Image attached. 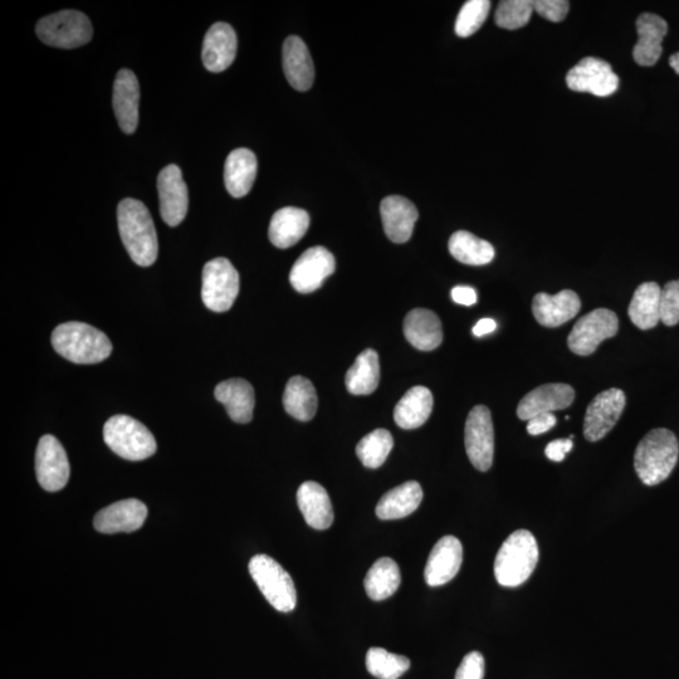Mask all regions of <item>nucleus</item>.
Masks as SVG:
<instances>
[{"instance_id":"nucleus-15","label":"nucleus","mask_w":679,"mask_h":679,"mask_svg":"<svg viewBox=\"0 0 679 679\" xmlns=\"http://www.w3.org/2000/svg\"><path fill=\"white\" fill-rule=\"evenodd\" d=\"M160 214L170 227H177L187 217L188 187L178 165H168L158 177Z\"/></svg>"},{"instance_id":"nucleus-23","label":"nucleus","mask_w":679,"mask_h":679,"mask_svg":"<svg viewBox=\"0 0 679 679\" xmlns=\"http://www.w3.org/2000/svg\"><path fill=\"white\" fill-rule=\"evenodd\" d=\"M638 42L633 50L634 61L639 66L656 65L662 56V42L668 32V24L657 14L643 13L637 19Z\"/></svg>"},{"instance_id":"nucleus-30","label":"nucleus","mask_w":679,"mask_h":679,"mask_svg":"<svg viewBox=\"0 0 679 679\" xmlns=\"http://www.w3.org/2000/svg\"><path fill=\"white\" fill-rule=\"evenodd\" d=\"M423 500V490L418 482L403 483L385 493L376 506V516L380 520H399L412 515Z\"/></svg>"},{"instance_id":"nucleus-13","label":"nucleus","mask_w":679,"mask_h":679,"mask_svg":"<svg viewBox=\"0 0 679 679\" xmlns=\"http://www.w3.org/2000/svg\"><path fill=\"white\" fill-rule=\"evenodd\" d=\"M39 485L48 492L61 491L70 480V462L65 448L56 437L43 436L36 453Z\"/></svg>"},{"instance_id":"nucleus-29","label":"nucleus","mask_w":679,"mask_h":679,"mask_svg":"<svg viewBox=\"0 0 679 679\" xmlns=\"http://www.w3.org/2000/svg\"><path fill=\"white\" fill-rule=\"evenodd\" d=\"M257 170V158L253 151L244 148L232 151L224 168L228 193L234 198L246 197L256 180Z\"/></svg>"},{"instance_id":"nucleus-25","label":"nucleus","mask_w":679,"mask_h":679,"mask_svg":"<svg viewBox=\"0 0 679 679\" xmlns=\"http://www.w3.org/2000/svg\"><path fill=\"white\" fill-rule=\"evenodd\" d=\"M297 503L307 525L315 530H327L334 522V508L324 487L314 481L302 483L297 491Z\"/></svg>"},{"instance_id":"nucleus-19","label":"nucleus","mask_w":679,"mask_h":679,"mask_svg":"<svg viewBox=\"0 0 679 679\" xmlns=\"http://www.w3.org/2000/svg\"><path fill=\"white\" fill-rule=\"evenodd\" d=\"M574 399L575 390L568 384L541 385L521 399L517 407V417L529 422L536 415L569 408Z\"/></svg>"},{"instance_id":"nucleus-8","label":"nucleus","mask_w":679,"mask_h":679,"mask_svg":"<svg viewBox=\"0 0 679 679\" xmlns=\"http://www.w3.org/2000/svg\"><path fill=\"white\" fill-rule=\"evenodd\" d=\"M239 293V273L227 258H214L204 266L202 300L207 309L226 312Z\"/></svg>"},{"instance_id":"nucleus-40","label":"nucleus","mask_w":679,"mask_h":679,"mask_svg":"<svg viewBox=\"0 0 679 679\" xmlns=\"http://www.w3.org/2000/svg\"><path fill=\"white\" fill-rule=\"evenodd\" d=\"M490 9L491 2L488 0H470L464 4L454 27L457 36L467 38L475 34L485 23Z\"/></svg>"},{"instance_id":"nucleus-39","label":"nucleus","mask_w":679,"mask_h":679,"mask_svg":"<svg viewBox=\"0 0 679 679\" xmlns=\"http://www.w3.org/2000/svg\"><path fill=\"white\" fill-rule=\"evenodd\" d=\"M534 12L531 0H503L498 4L495 22L498 27L515 31L530 22Z\"/></svg>"},{"instance_id":"nucleus-9","label":"nucleus","mask_w":679,"mask_h":679,"mask_svg":"<svg viewBox=\"0 0 679 679\" xmlns=\"http://www.w3.org/2000/svg\"><path fill=\"white\" fill-rule=\"evenodd\" d=\"M619 319L615 312L597 309L581 317L571 330L568 345L574 354L589 356L603 341L618 334Z\"/></svg>"},{"instance_id":"nucleus-11","label":"nucleus","mask_w":679,"mask_h":679,"mask_svg":"<svg viewBox=\"0 0 679 679\" xmlns=\"http://www.w3.org/2000/svg\"><path fill=\"white\" fill-rule=\"evenodd\" d=\"M566 85L575 92L607 97L618 90L619 77L607 61L586 57L568 72Z\"/></svg>"},{"instance_id":"nucleus-10","label":"nucleus","mask_w":679,"mask_h":679,"mask_svg":"<svg viewBox=\"0 0 679 679\" xmlns=\"http://www.w3.org/2000/svg\"><path fill=\"white\" fill-rule=\"evenodd\" d=\"M464 444L467 456L476 470L481 472L490 470L495 454V431L490 409L485 405H477L468 414Z\"/></svg>"},{"instance_id":"nucleus-32","label":"nucleus","mask_w":679,"mask_h":679,"mask_svg":"<svg viewBox=\"0 0 679 679\" xmlns=\"http://www.w3.org/2000/svg\"><path fill=\"white\" fill-rule=\"evenodd\" d=\"M662 288L656 282H646L635 290L628 315L638 329L651 330L661 321Z\"/></svg>"},{"instance_id":"nucleus-34","label":"nucleus","mask_w":679,"mask_h":679,"mask_svg":"<svg viewBox=\"0 0 679 679\" xmlns=\"http://www.w3.org/2000/svg\"><path fill=\"white\" fill-rule=\"evenodd\" d=\"M448 248L452 256L463 265L485 266L495 258V248L490 242L466 231L452 234Z\"/></svg>"},{"instance_id":"nucleus-46","label":"nucleus","mask_w":679,"mask_h":679,"mask_svg":"<svg viewBox=\"0 0 679 679\" xmlns=\"http://www.w3.org/2000/svg\"><path fill=\"white\" fill-rule=\"evenodd\" d=\"M452 299L456 304L473 306L477 302V292L470 286H457L452 290Z\"/></svg>"},{"instance_id":"nucleus-5","label":"nucleus","mask_w":679,"mask_h":679,"mask_svg":"<svg viewBox=\"0 0 679 679\" xmlns=\"http://www.w3.org/2000/svg\"><path fill=\"white\" fill-rule=\"evenodd\" d=\"M105 443L127 461H144L154 456L158 444L148 428L127 415H115L104 427Z\"/></svg>"},{"instance_id":"nucleus-21","label":"nucleus","mask_w":679,"mask_h":679,"mask_svg":"<svg viewBox=\"0 0 679 679\" xmlns=\"http://www.w3.org/2000/svg\"><path fill=\"white\" fill-rule=\"evenodd\" d=\"M237 47V34L228 23L213 24L203 42L204 67L214 73L226 71L236 58Z\"/></svg>"},{"instance_id":"nucleus-17","label":"nucleus","mask_w":679,"mask_h":679,"mask_svg":"<svg viewBox=\"0 0 679 679\" xmlns=\"http://www.w3.org/2000/svg\"><path fill=\"white\" fill-rule=\"evenodd\" d=\"M148 517V507L139 500H124L112 503L101 510L94 520L95 529L101 534H119L141 529Z\"/></svg>"},{"instance_id":"nucleus-36","label":"nucleus","mask_w":679,"mask_h":679,"mask_svg":"<svg viewBox=\"0 0 679 679\" xmlns=\"http://www.w3.org/2000/svg\"><path fill=\"white\" fill-rule=\"evenodd\" d=\"M399 566L393 559H379L371 566L364 581L366 594L374 602L392 597L400 586Z\"/></svg>"},{"instance_id":"nucleus-42","label":"nucleus","mask_w":679,"mask_h":679,"mask_svg":"<svg viewBox=\"0 0 679 679\" xmlns=\"http://www.w3.org/2000/svg\"><path fill=\"white\" fill-rule=\"evenodd\" d=\"M570 3L568 0H536L534 12L550 22H563L568 16Z\"/></svg>"},{"instance_id":"nucleus-48","label":"nucleus","mask_w":679,"mask_h":679,"mask_svg":"<svg viewBox=\"0 0 679 679\" xmlns=\"http://www.w3.org/2000/svg\"><path fill=\"white\" fill-rule=\"evenodd\" d=\"M669 65H671L674 72H676L677 75H679V52L674 53V55L671 56V58H669Z\"/></svg>"},{"instance_id":"nucleus-37","label":"nucleus","mask_w":679,"mask_h":679,"mask_svg":"<svg viewBox=\"0 0 679 679\" xmlns=\"http://www.w3.org/2000/svg\"><path fill=\"white\" fill-rule=\"evenodd\" d=\"M394 439L387 429H375L365 436L356 447V454L366 468H379L392 452Z\"/></svg>"},{"instance_id":"nucleus-47","label":"nucleus","mask_w":679,"mask_h":679,"mask_svg":"<svg viewBox=\"0 0 679 679\" xmlns=\"http://www.w3.org/2000/svg\"><path fill=\"white\" fill-rule=\"evenodd\" d=\"M497 329V324L495 320L492 319H482L477 322L475 327H473V335L477 337H482Z\"/></svg>"},{"instance_id":"nucleus-6","label":"nucleus","mask_w":679,"mask_h":679,"mask_svg":"<svg viewBox=\"0 0 679 679\" xmlns=\"http://www.w3.org/2000/svg\"><path fill=\"white\" fill-rule=\"evenodd\" d=\"M249 573L267 602L278 612L290 613L296 608L295 584L276 560L267 555H256L249 561Z\"/></svg>"},{"instance_id":"nucleus-35","label":"nucleus","mask_w":679,"mask_h":679,"mask_svg":"<svg viewBox=\"0 0 679 679\" xmlns=\"http://www.w3.org/2000/svg\"><path fill=\"white\" fill-rule=\"evenodd\" d=\"M380 380L379 355L366 349L346 373V388L354 395H369L378 388Z\"/></svg>"},{"instance_id":"nucleus-22","label":"nucleus","mask_w":679,"mask_h":679,"mask_svg":"<svg viewBox=\"0 0 679 679\" xmlns=\"http://www.w3.org/2000/svg\"><path fill=\"white\" fill-rule=\"evenodd\" d=\"M380 213L385 234L390 241L408 242L419 218L417 207L407 198L392 195L381 202Z\"/></svg>"},{"instance_id":"nucleus-4","label":"nucleus","mask_w":679,"mask_h":679,"mask_svg":"<svg viewBox=\"0 0 679 679\" xmlns=\"http://www.w3.org/2000/svg\"><path fill=\"white\" fill-rule=\"evenodd\" d=\"M539 561V546L535 536L527 530L512 532L503 542L495 560L498 584L516 588L530 578Z\"/></svg>"},{"instance_id":"nucleus-16","label":"nucleus","mask_w":679,"mask_h":679,"mask_svg":"<svg viewBox=\"0 0 679 679\" xmlns=\"http://www.w3.org/2000/svg\"><path fill=\"white\" fill-rule=\"evenodd\" d=\"M463 561L461 541L454 536H444L429 555L424 579L429 586H441L456 578Z\"/></svg>"},{"instance_id":"nucleus-26","label":"nucleus","mask_w":679,"mask_h":679,"mask_svg":"<svg viewBox=\"0 0 679 679\" xmlns=\"http://www.w3.org/2000/svg\"><path fill=\"white\" fill-rule=\"evenodd\" d=\"M309 227L310 216L306 210L286 207L273 214L268 237L273 246L286 249L299 243L309 231Z\"/></svg>"},{"instance_id":"nucleus-3","label":"nucleus","mask_w":679,"mask_h":679,"mask_svg":"<svg viewBox=\"0 0 679 679\" xmlns=\"http://www.w3.org/2000/svg\"><path fill=\"white\" fill-rule=\"evenodd\" d=\"M52 345L58 354L75 364H97L112 353V344L104 332L83 322H66L52 334Z\"/></svg>"},{"instance_id":"nucleus-2","label":"nucleus","mask_w":679,"mask_h":679,"mask_svg":"<svg viewBox=\"0 0 679 679\" xmlns=\"http://www.w3.org/2000/svg\"><path fill=\"white\" fill-rule=\"evenodd\" d=\"M678 456L679 443L676 436L666 428L653 429L635 449V472L644 485H659L671 476Z\"/></svg>"},{"instance_id":"nucleus-33","label":"nucleus","mask_w":679,"mask_h":679,"mask_svg":"<svg viewBox=\"0 0 679 679\" xmlns=\"http://www.w3.org/2000/svg\"><path fill=\"white\" fill-rule=\"evenodd\" d=\"M317 404L316 389L314 384L304 376H293L286 385L283 394V407L291 417L310 422L315 417Z\"/></svg>"},{"instance_id":"nucleus-18","label":"nucleus","mask_w":679,"mask_h":679,"mask_svg":"<svg viewBox=\"0 0 679 679\" xmlns=\"http://www.w3.org/2000/svg\"><path fill=\"white\" fill-rule=\"evenodd\" d=\"M140 86L135 73L121 70L114 83L112 105L117 122L125 134H134L139 125Z\"/></svg>"},{"instance_id":"nucleus-43","label":"nucleus","mask_w":679,"mask_h":679,"mask_svg":"<svg viewBox=\"0 0 679 679\" xmlns=\"http://www.w3.org/2000/svg\"><path fill=\"white\" fill-rule=\"evenodd\" d=\"M485 677V658L480 652L468 653L456 672V679H483Z\"/></svg>"},{"instance_id":"nucleus-45","label":"nucleus","mask_w":679,"mask_h":679,"mask_svg":"<svg viewBox=\"0 0 679 679\" xmlns=\"http://www.w3.org/2000/svg\"><path fill=\"white\" fill-rule=\"evenodd\" d=\"M573 438L569 439H556V441L547 444L545 449L546 457L550 461L563 462L566 454H568L574 447Z\"/></svg>"},{"instance_id":"nucleus-12","label":"nucleus","mask_w":679,"mask_h":679,"mask_svg":"<svg viewBox=\"0 0 679 679\" xmlns=\"http://www.w3.org/2000/svg\"><path fill=\"white\" fill-rule=\"evenodd\" d=\"M625 394L623 390H605L593 399L586 409L584 436L589 442H598L612 431L624 412Z\"/></svg>"},{"instance_id":"nucleus-24","label":"nucleus","mask_w":679,"mask_h":679,"mask_svg":"<svg viewBox=\"0 0 679 679\" xmlns=\"http://www.w3.org/2000/svg\"><path fill=\"white\" fill-rule=\"evenodd\" d=\"M282 58L283 70L293 89L310 90L314 83L315 68L305 42L297 36L288 37L283 43Z\"/></svg>"},{"instance_id":"nucleus-27","label":"nucleus","mask_w":679,"mask_h":679,"mask_svg":"<svg viewBox=\"0 0 679 679\" xmlns=\"http://www.w3.org/2000/svg\"><path fill=\"white\" fill-rule=\"evenodd\" d=\"M404 335L415 349L432 351L442 344V322L431 310L414 309L405 317Z\"/></svg>"},{"instance_id":"nucleus-28","label":"nucleus","mask_w":679,"mask_h":679,"mask_svg":"<svg viewBox=\"0 0 679 679\" xmlns=\"http://www.w3.org/2000/svg\"><path fill=\"white\" fill-rule=\"evenodd\" d=\"M214 395L219 403L227 409L233 422L247 424L253 418L254 390L251 384L244 379H229L222 381L214 390Z\"/></svg>"},{"instance_id":"nucleus-1","label":"nucleus","mask_w":679,"mask_h":679,"mask_svg":"<svg viewBox=\"0 0 679 679\" xmlns=\"http://www.w3.org/2000/svg\"><path fill=\"white\" fill-rule=\"evenodd\" d=\"M121 241L131 260L141 267L154 265L159 244L153 217L140 200L127 198L117 207Z\"/></svg>"},{"instance_id":"nucleus-20","label":"nucleus","mask_w":679,"mask_h":679,"mask_svg":"<svg viewBox=\"0 0 679 679\" xmlns=\"http://www.w3.org/2000/svg\"><path fill=\"white\" fill-rule=\"evenodd\" d=\"M581 309L578 293L564 290L556 295L537 293L532 301V314L540 325L555 329L574 319Z\"/></svg>"},{"instance_id":"nucleus-7","label":"nucleus","mask_w":679,"mask_h":679,"mask_svg":"<svg viewBox=\"0 0 679 679\" xmlns=\"http://www.w3.org/2000/svg\"><path fill=\"white\" fill-rule=\"evenodd\" d=\"M36 32L47 46L62 50L85 46L94 36L89 17L77 11H62L42 18Z\"/></svg>"},{"instance_id":"nucleus-38","label":"nucleus","mask_w":679,"mask_h":679,"mask_svg":"<svg viewBox=\"0 0 679 679\" xmlns=\"http://www.w3.org/2000/svg\"><path fill=\"white\" fill-rule=\"evenodd\" d=\"M366 668L376 678L399 679L410 668V661L383 648H371L366 654Z\"/></svg>"},{"instance_id":"nucleus-31","label":"nucleus","mask_w":679,"mask_h":679,"mask_svg":"<svg viewBox=\"0 0 679 679\" xmlns=\"http://www.w3.org/2000/svg\"><path fill=\"white\" fill-rule=\"evenodd\" d=\"M433 404V394L428 388L409 389L394 409L395 423L402 429L422 427L431 417Z\"/></svg>"},{"instance_id":"nucleus-41","label":"nucleus","mask_w":679,"mask_h":679,"mask_svg":"<svg viewBox=\"0 0 679 679\" xmlns=\"http://www.w3.org/2000/svg\"><path fill=\"white\" fill-rule=\"evenodd\" d=\"M661 321L666 326H676L679 322V280L668 282L662 288Z\"/></svg>"},{"instance_id":"nucleus-14","label":"nucleus","mask_w":679,"mask_h":679,"mask_svg":"<svg viewBox=\"0 0 679 679\" xmlns=\"http://www.w3.org/2000/svg\"><path fill=\"white\" fill-rule=\"evenodd\" d=\"M335 268V257L329 249L312 247L302 253L293 265L290 273L291 285L300 293L315 292L335 272Z\"/></svg>"},{"instance_id":"nucleus-44","label":"nucleus","mask_w":679,"mask_h":679,"mask_svg":"<svg viewBox=\"0 0 679 679\" xmlns=\"http://www.w3.org/2000/svg\"><path fill=\"white\" fill-rule=\"evenodd\" d=\"M555 426L556 417L553 413L540 414L529 420V423H527V432H529L531 436H540V434L549 432L550 429H553Z\"/></svg>"}]
</instances>
